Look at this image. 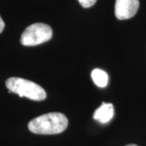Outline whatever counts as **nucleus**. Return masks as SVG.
Listing matches in <instances>:
<instances>
[{"label":"nucleus","mask_w":146,"mask_h":146,"mask_svg":"<svg viewBox=\"0 0 146 146\" xmlns=\"http://www.w3.org/2000/svg\"><path fill=\"white\" fill-rule=\"evenodd\" d=\"M4 27H5L4 21H3V19H2V18H1V16H0V33L3 31V29H4Z\"/></svg>","instance_id":"nucleus-8"},{"label":"nucleus","mask_w":146,"mask_h":146,"mask_svg":"<svg viewBox=\"0 0 146 146\" xmlns=\"http://www.w3.org/2000/svg\"><path fill=\"white\" fill-rule=\"evenodd\" d=\"M126 146H138V145H134V144H131V145H126Z\"/></svg>","instance_id":"nucleus-9"},{"label":"nucleus","mask_w":146,"mask_h":146,"mask_svg":"<svg viewBox=\"0 0 146 146\" xmlns=\"http://www.w3.org/2000/svg\"><path fill=\"white\" fill-rule=\"evenodd\" d=\"M139 0H116L115 14L119 20H127L135 16L139 9Z\"/></svg>","instance_id":"nucleus-4"},{"label":"nucleus","mask_w":146,"mask_h":146,"mask_svg":"<svg viewBox=\"0 0 146 146\" xmlns=\"http://www.w3.org/2000/svg\"><path fill=\"white\" fill-rule=\"evenodd\" d=\"M115 115L114 106L111 103H102L99 108L95 110L94 119L101 123H106L112 119Z\"/></svg>","instance_id":"nucleus-5"},{"label":"nucleus","mask_w":146,"mask_h":146,"mask_svg":"<svg viewBox=\"0 0 146 146\" xmlns=\"http://www.w3.org/2000/svg\"><path fill=\"white\" fill-rule=\"evenodd\" d=\"M78 2L83 7L88 8V7L94 6L95 3L97 2V0H78Z\"/></svg>","instance_id":"nucleus-7"},{"label":"nucleus","mask_w":146,"mask_h":146,"mask_svg":"<svg viewBox=\"0 0 146 146\" xmlns=\"http://www.w3.org/2000/svg\"><path fill=\"white\" fill-rule=\"evenodd\" d=\"M91 76H92V79L94 80V84L97 86H98L100 88H104L107 85L109 76L107 73L103 70H101L98 68L94 69L91 73Z\"/></svg>","instance_id":"nucleus-6"},{"label":"nucleus","mask_w":146,"mask_h":146,"mask_svg":"<svg viewBox=\"0 0 146 146\" xmlns=\"http://www.w3.org/2000/svg\"><path fill=\"white\" fill-rule=\"evenodd\" d=\"M9 91L18 94L21 98L25 97L33 101H43L46 98L45 89L39 84L20 77H11L6 81Z\"/></svg>","instance_id":"nucleus-2"},{"label":"nucleus","mask_w":146,"mask_h":146,"mask_svg":"<svg viewBox=\"0 0 146 146\" xmlns=\"http://www.w3.org/2000/svg\"><path fill=\"white\" fill-rule=\"evenodd\" d=\"M53 31L46 24L36 23L27 27L21 36V43L25 46H33L51 39Z\"/></svg>","instance_id":"nucleus-3"},{"label":"nucleus","mask_w":146,"mask_h":146,"mask_svg":"<svg viewBox=\"0 0 146 146\" xmlns=\"http://www.w3.org/2000/svg\"><path fill=\"white\" fill-rule=\"evenodd\" d=\"M68 120L62 113L53 112L32 119L28 127L29 131L40 135H54L63 132L68 127Z\"/></svg>","instance_id":"nucleus-1"}]
</instances>
